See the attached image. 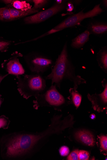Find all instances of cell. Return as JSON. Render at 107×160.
<instances>
[{"instance_id":"cell-20","label":"cell","mask_w":107,"mask_h":160,"mask_svg":"<svg viewBox=\"0 0 107 160\" xmlns=\"http://www.w3.org/2000/svg\"><path fill=\"white\" fill-rule=\"evenodd\" d=\"M100 148L101 150L107 153V137L102 135L99 137Z\"/></svg>"},{"instance_id":"cell-30","label":"cell","mask_w":107,"mask_h":160,"mask_svg":"<svg viewBox=\"0 0 107 160\" xmlns=\"http://www.w3.org/2000/svg\"><path fill=\"white\" fill-rule=\"evenodd\" d=\"M4 99L2 98V96L0 94V107L3 102Z\"/></svg>"},{"instance_id":"cell-23","label":"cell","mask_w":107,"mask_h":160,"mask_svg":"<svg viewBox=\"0 0 107 160\" xmlns=\"http://www.w3.org/2000/svg\"><path fill=\"white\" fill-rule=\"evenodd\" d=\"M60 155L62 156H66L68 155L70 152L69 148L65 146L61 147L59 150Z\"/></svg>"},{"instance_id":"cell-29","label":"cell","mask_w":107,"mask_h":160,"mask_svg":"<svg viewBox=\"0 0 107 160\" xmlns=\"http://www.w3.org/2000/svg\"><path fill=\"white\" fill-rule=\"evenodd\" d=\"M89 118L92 120H94L96 118V116L95 114L92 113L90 115Z\"/></svg>"},{"instance_id":"cell-17","label":"cell","mask_w":107,"mask_h":160,"mask_svg":"<svg viewBox=\"0 0 107 160\" xmlns=\"http://www.w3.org/2000/svg\"><path fill=\"white\" fill-rule=\"evenodd\" d=\"M13 20L9 8L7 7L0 8V20L8 21Z\"/></svg>"},{"instance_id":"cell-15","label":"cell","mask_w":107,"mask_h":160,"mask_svg":"<svg viewBox=\"0 0 107 160\" xmlns=\"http://www.w3.org/2000/svg\"><path fill=\"white\" fill-rule=\"evenodd\" d=\"M9 8L11 16L13 20L19 19L39 12V10L33 7L25 11L18 10L12 8Z\"/></svg>"},{"instance_id":"cell-6","label":"cell","mask_w":107,"mask_h":160,"mask_svg":"<svg viewBox=\"0 0 107 160\" xmlns=\"http://www.w3.org/2000/svg\"><path fill=\"white\" fill-rule=\"evenodd\" d=\"M30 70L34 74H42L50 68L55 62L51 58L38 52L30 53L24 57Z\"/></svg>"},{"instance_id":"cell-8","label":"cell","mask_w":107,"mask_h":160,"mask_svg":"<svg viewBox=\"0 0 107 160\" xmlns=\"http://www.w3.org/2000/svg\"><path fill=\"white\" fill-rule=\"evenodd\" d=\"M104 88L103 91L100 94L91 95L89 93L87 97L92 104L94 110L99 112H103L107 109V80L104 79L101 82Z\"/></svg>"},{"instance_id":"cell-13","label":"cell","mask_w":107,"mask_h":160,"mask_svg":"<svg viewBox=\"0 0 107 160\" xmlns=\"http://www.w3.org/2000/svg\"><path fill=\"white\" fill-rule=\"evenodd\" d=\"M97 61L100 68L107 73V47L105 46L99 50L97 55Z\"/></svg>"},{"instance_id":"cell-1","label":"cell","mask_w":107,"mask_h":160,"mask_svg":"<svg viewBox=\"0 0 107 160\" xmlns=\"http://www.w3.org/2000/svg\"><path fill=\"white\" fill-rule=\"evenodd\" d=\"M62 118V114L54 115L51 119V124L42 132H15L3 137L0 141L2 157L15 160L32 157L52 136L59 134L66 129L73 127L75 121L72 114Z\"/></svg>"},{"instance_id":"cell-9","label":"cell","mask_w":107,"mask_h":160,"mask_svg":"<svg viewBox=\"0 0 107 160\" xmlns=\"http://www.w3.org/2000/svg\"><path fill=\"white\" fill-rule=\"evenodd\" d=\"M73 137L75 140L88 147H94L96 144V139L94 134L87 130L81 129L76 131Z\"/></svg>"},{"instance_id":"cell-28","label":"cell","mask_w":107,"mask_h":160,"mask_svg":"<svg viewBox=\"0 0 107 160\" xmlns=\"http://www.w3.org/2000/svg\"><path fill=\"white\" fill-rule=\"evenodd\" d=\"M8 75L7 74L6 75H2L0 74V84L2 81Z\"/></svg>"},{"instance_id":"cell-21","label":"cell","mask_w":107,"mask_h":160,"mask_svg":"<svg viewBox=\"0 0 107 160\" xmlns=\"http://www.w3.org/2000/svg\"><path fill=\"white\" fill-rule=\"evenodd\" d=\"M90 154L86 151L81 150L79 151V160H88L89 159Z\"/></svg>"},{"instance_id":"cell-25","label":"cell","mask_w":107,"mask_h":160,"mask_svg":"<svg viewBox=\"0 0 107 160\" xmlns=\"http://www.w3.org/2000/svg\"><path fill=\"white\" fill-rule=\"evenodd\" d=\"M75 5L73 3L72 1H68L67 3L66 9L69 13L73 11L75 9Z\"/></svg>"},{"instance_id":"cell-18","label":"cell","mask_w":107,"mask_h":160,"mask_svg":"<svg viewBox=\"0 0 107 160\" xmlns=\"http://www.w3.org/2000/svg\"><path fill=\"white\" fill-rule=\"evenodd\" d=\"M10 121L9 119L4 115L0 117V129H7L8 128Z\"/></svg>"},{"instance_id":"cell-26","label":"cell","mask_w":107,"mask_h":160,"mask_svg":"<svg viewBox=\"0 0 107 160\" xmlns=\"http://www.w3.org/2000/svg\"><path fill=\"white\" fill-rule=\"evenodd\" d=\"M73 3L75 6L79 5L83 1H72Z\"/></svg>"},{"instance_id":"cell-5","label":"cell","mask_w":107,"mask_h":160,"mask_svg":"<svg viewBox=\"0 0 107 160\" xmlns=\"http://www.w3.org/2000/svg\"><path fill=\"white\" fill-rule=\"evenodd\" d=\"M100 5L101 4L97 5L93 9L87 12H84V9L77 13L72 14L52 30L40 36V38L59 32L66 28L79 25L84 19L87 18H93L100 15L104 11L101 8Z\"/></svg>"},{"instance_id":"cell-4","label":"cell","mask_w":107,"mask_h":160,"mask_svg":"<svg viewBox=\"0 0 107 160\" xmlns=\"http://www.w3.org/2000/svg\"><path fill=\"white\" fill-rule=\"evenodd\" d=\"M55 85H51L43 92L35 96L33 101L34 108L38 110L40 107H50L55 110L62 111L69 105L68 101L58 91Z\"/></svg>"},{"instance_id":"cell-12","label":"cell","mask_w":107,"mask_h":160,"mask_svg":"<svg viewBox=\"0 0 107 160\" xmlns=\"http://www.w3.org/2000/svg\"><path fill=\"white\" fill-rule=\"evenodd\" d=\"M90 35L89 32L86 30L72 40L71 45V47L75 49L82 48L89 40V37Z\"/></svg>"},{"instance_id":"cell-11","label":"cell","mask_w":107,"mask_h":160,"mask_svg":"<svg viewBox=\"0 0 107 160\" xmlns=\"http://www.w3.org/2000/svg\"><path fill=\"white\" fill-rule=\"evenodd\" d=\"M6 69L8 74L17 76L23 75L25 72L24 68L16 56L12 58L7 63Z\"/></svg>"},{"instance_id":"cell-10","label":"cell","mask_w":107,"mask_h":160,"mask_svg":"<svg viewBox=\"0 0 107 160\" xmlns=\"http://www.w3.org/2000/svg\"><path fill=\"white\" fill-rule=\"evenodd\" d=\"M87 30L90 34L97 36H101L107 33V23L103 22L93 20L88 23Z\"/></svg>"},{"instance_id":"cell-2","label":"cell","mask_w":107,"mask_h":160,"mask_svg":"<svg viewBox=\"0 0 107 160\" xmlns=\"http://www.w3.org/2000/svg\"><path fill=\"white\" fill-rule=\"evenodd\" d=\"M45 78L51 80V85H55L59 88L63 82L67 80L72 82L74 88L77 89L79 85L87 83L85 79L76 74L75 68L68 54L67 42L52 67L51 73Z\"/></svg>"},{"instance_id":"cell-14","label":"cell","mask_w":107,"mask_h":160,"mask_svg":"<svg viewBox=\"0 0 107 160\" xmlns=\"http://www.w3.org/2000/svg\"><path fill=\"white\" fill-rule=\"evenodd\" d=\"M70 96L68 98L69 104H72L78 109L80 106L82 101V96L78 92L77 89L71 88L69 90Z\"/></svg>"},{"instance_id":"cell-16","label":"cell","mask_w":107,"mask_h":160,"mask_svg":"<svg viewBox=\"0 0 107 160\" xmlns=\"http://www.w3.org/2000/svg\"><path fill=\"white\" fill-rule=\"evenodd\" d=\"M13 8L23 11H25L31 9L32 6L26 1L15 0L12 1L11 3Z\"/></svg>"},{"instance_id":"cell-3","label":"cell","mask_w":107,"mask_h":160,"mask_svg":"<svg viewBox=\"0 0 107 160\" xmlns=\"http://www.w3.org/2000/svg\"><path fill=\"white\" fill-rule=\"evenodd\" d=\"M17 78L18 90L26 99L35 97L47 88L46 79L42 74H23L17 76Z\"/></svg>"},{"instance_id":"cell-27","label":"cell","mask_w":107,"mask_h":160,"mask_svg":"<svg viewBox=\"0 0 107 160\" xmlns=\"http://www.w3.org/2000/svg\"><path fill=\"white\" fill-rule=\"evenodd\" d=\"M101 4L106 9L107 8V0H103L101 2Z\"/></svg>"},{"instance_id":"cell-19","label":"cell","mask_w":107,"mask_h":160,"mask_svg":"<svg viewBox=\"0 0 107 160\" xmlns=\"http://www.w3.org/2000/svg\"><path fill=\"white\" fill-rule=\"evenodd\" d=\"M49 1L46 0H34L33 1L34 4L33 8L39 10L41 8L47 4Z\"/></svg>"},{"instance_id":"cell-24","label":"cell","mask_w":107,"mask_h":160,"mask_svg":"<svg viewBox=\"0 0 107 160\" xmlns=\"http://www.w3.org/2000/svg\"><path fill=\"white\" fill-rule=\"evenodd\" d=\"M10 44V42L0 41V51L6 50Z\"/></svg>"},{"instance_id":"cell-7","label":"cell","mask_w":107,"mask_h":160,"mask_svg":"<svg viewBox=\"0 0 107 160\" xmlns=\"http://www.w3.org/2000/svg\"><path fill=\"white\" fill-rule=\"evenodd\" d=\"M67 2L65 0H57L52 7L26 17L24 19V22L26 24H35L44 22L65 10Z\"/></svg>"},{"instance_id":"cell-22","label":"cell","mask_w":107,"mask_h":160,"mask_svg":"<svg viewBox=\"0 0 107 160\" xmlns=\"http://www.w3.org/2000/svg\"><path fill=\"white\" fill-rule=\"evenodd\" d=\"M79 151L78 149H76L73 151L67 158V160H79Z\"/></svg>"}]
</instances>
